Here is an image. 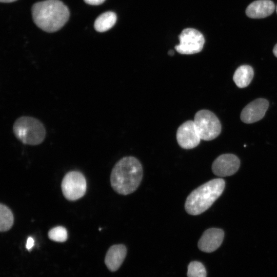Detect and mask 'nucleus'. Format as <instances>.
Here are the masks:
<instances>
[{
	"label": "nucleus",
	"instance_id": "nucleus-1",
	"mask_svg": "<svg viewBox=\"0 0 277 277\" xmlns=\"http://www.w3.org/2000/svg\"><path fill=\"white\" fill-rule=\"evenodd\" d=\"M142 177V166L138 160L133 156L124 157L116 163L112 170L111 185L117 193L129 194L137 188Z\"/></svg>",
	"mask_w": 277,
	"mask_h": 277
},
{
	"label": "nucleus",
	"instance_id": "nucleus-2",
	"mask_svg": "<svg viewBox=\"0 0 277 277\" xmlns=\"http://www.w3.org/2000/svg\"><path fill=\"white\" fill-rule=\"evenodd\" d=\"M35 25L47 32L60 30L68 21L69 11L59 0H46L35 3L31 9Z\"/></svg>",
	"mask_w": 277,
	"mask_h": 277
},
{
	"label": "nucleus",
	"instance_id": "nucleus-3",
	"mask_svg": "<svg viewBox=\"0 0 277 277\" xmlns=\"http://www.w3.org/2000/svg\"><path fill=\"white\" fill-rule=\"evenodd\" d=\"M225 186L222 179L211 180L201 185L188 196L185 208L191 215H199L207 210L222 194Z\"/></svg>",
	"mask_w": 277,
	"mask_h": 277
},
{
	"label": "nucleus",
	"instance_id": "nucleus-4",
	"mask_svg": "<svg viewBox=\"0 0 277 277\" xmlns=\"http://www.w3.org/2000/svg\"><path fill=\"white\" fill-rule=\"evenodd\" d=\"M13 131L19 141L29 145L41 144L46 136L44 124L38 119L31 116L18 118L14 123Z\"/></svg>",
	"mask_w": 277,
	"mask_h": 277
},
{
	"label": "nucleus",
	"instance_id": "nucleus-5",
	"mask_svg": "<svg viewBox=\"0 0 277 277\" xmlns=\"http://www.w3.org/2000/svg\"><path fill=\"white\" fill-rule=\"evenodd\" d=\"M193 121L201 140H213L221 133V123L216 115L209 110L197 111Z\"/></svg>",
	"mask_w": 277,
	"mask_h": 277
},
{
	"label": "nucleus",
	"instance_id": "nucleus-6",
	"mask_svg": "<svg viewBox=\"0 0 277 277\" xmlns=\"http://www.w3.org/2000/svg\"><path fill=\"white\" fill-rule=\"evenodd\" d=\"M61 188L64 197L69 201H75L86 193L87 183L85 176L80 172H68L63 179Z\"/></svg>",
	"mask_w": 277,
	"mask_h": 277
},
{
	"label": "nucleus",
	"instance_id": "nucleus-7",
	"mask_svg": "<svg viewBox=\"0 0 277 277\" xmlns=\"http://www.w3.org/2000/svg\"><path fill=\"white\" fill-rule=\"evenodd\" d=\"M180 44L175 49L183 54H192L202 51L205 39L203 34L193 28L184 29L179 36Z\"/></svg>",
	"mask_w": 277,
	"mask_h": 277
},
{
	"label": "nucleus",
	"instance_id": "nucleus-8",
	"mask_svg": "<svg viewBox=\"0 0 277 277\" xmlns=\"http://www.w3.org/2000/svg\"><path fill=\"white\" fill-rule=\"evenodd\" d=\"M176 140L183 148L190 149L196 147L201 140L193 121L183 123L177 129Z\"/></svg>",
	"mask_w": 277,
	"mask_h": 277
},
{
	"label": "nucleus",
	"instance_id": "nucleus-9",
	"mask_svg": "<svg viewBox=\"0 0 277 277\" xmlns=\"http://www.w3.org/2000/svg\"><path fill=\"white\" fill-rule=\"evenodd\" d=\"M240 162L232 154H224L218 156L213 162V173L219 176H227L234 174L239 169Z\"/></svg>",
	"mask_w": 277,
	"mask_h": 277
},
{
	"label": "nucleus",
	"instance_id": "nucleus-10",
	"mask_svg": "<svg viewBox=\"0 0 277 277\" xmlns=\"http://www.w3.org/2000/svg\"><path fill=\"white\" fill-rule=\"evenodd\" d=\"M269 103L265 98H257L247 105L241 113V120L247 124L253 123L261 120L268 108Z\"/></svg>",
	"mask_w": 277,
	"mask_h": 277
},
{
	"label": "nucleus",
	"instance_id": "nucleus-11",
	"mask_svg": "<svg viewBox=\"0 0 277 277\" xmlns=\"http://www.w3.org/2000/svg\"><path fill=\"white\" fill-rule=\"evenodd\" d=\"M224 237L223 230L211 228L205 230L200 239L197 246L202 251L210 253L216 250L222 244Z\"/></svg>",
	"mask_w": 277,
	"mask_h": 277
},
{
	"label": "nucleus",
	"instance_id": "nucleus-12",
	"mask_svg": "<svg viewBox=\"0 0 277 277\" xmlns=\"http://www.w3.org/2000/svg\"><path fill=\"white\" fill-rule=\"evenodd\" d=\"M275 10V5L270 0H258L250 4L246 14L250 18H262L271 15Z\"/></svg>",
	"mask_w": 277,
	"mask_h": 277
},
{
	"label": "nucleus",
	"instance_id": "nucleus-13",
	"mask_svg": "<svg viewBox=\"0 0 277 277\" xmlns=\"http://www.w3.org/2000/svg\"><path fill=\"white\" fill-rule=\"evenodd\" d=\"M127 254V249L124 245L117 244L111 246L108 249L105 263L111 271H116L122 264Z\"/></svg>",
	"mask_w": 277,
	"mask_h": 277
},
{
	"label": "nucleus",
	"instance_id": "nucleus-14",
	"mask_svg": "<svg viewBox=\"0 0 277 277\" xmlns=\"http://www.w3.org/2000/svg\"><path fill=\"white\" fill-rule=\"evenodd\" d=\"M253 75V70L250 66L242 65L235 71L233 80L238 87L245 88L250 83Z\"/></svg>",
	"mask_w": 277,
	"mask_h": 277
},
{
	"label": "nucleus",
	"instance_id": "nucleus-15",
	"mask_svg": "<svg viewBox=\"0 0 277 277\" xmlns=\"http://www.w3.org/2000/svg\"><path fill=\"white\" fill-rule=\"evenodd\" d=\"M116 19V15L113 12H105L96 18L94 23V29L99 32L107 31L115 25Z\"/></svg>",
	"mask_w": 277,
	"mask_h": 277
},
{
	"label": "nucleus",
	"instance_id": "nucleus-16",
	"mask_svg": "<svg viewBox=\"0 0 277 277\" xmlns=\"http://www.w3.org/2000/svg\"><path fill=\"white\" fill-rule=\"evenodd\" d=\"M14 221L13 213L10 209L4 204L0 205V231L9 230L12 226Z\"/></svg>",
	"mask_w": 277,
	"mask_h": 277
},
{
	"label": "nucleus",
	"instance_id": "nucleus-17",
	"mask_svg": "<svg viewBox=\"0 0 277 277\" xmlns=\"http://www.w3.org/2000/svg\"><path fill=\"white\" fill-rule=\"evenodd\" d=\"M187 275L188 277H206L205 267L200 262H191L188 266Z\"/></svg>",
	"mask_w": 277,
	"mask_h": 277
},
{
	"label": "nucleus",
	"instance_id": "nucleus-18",
	"mask_svg": "<svg viewBox=\"0 0 277 277\" xmlns=\"http://www.w3.org/2000/svg\"><path fill=\"white\" fill-rule=\"evenodd\" d=\"M49 238L55 242H64L67 239L68 234L66 229L62 226H57L48 232Z\"/></svg>",
	"mask_w": 277,
	"mask_h": 277
},
{
	"label": "nucleus",
	"instance_id": "nucleus-19",
	"mask_svg": "<svg viewBox=\"0 0 277 277\" xmlns=\"http://www.w3.org/2000/svg\"><path fill=\"white\" fill-rule=\"evenodd\" d=\"M84 2L91 5H99L103 3L105 0H84Z\"/></svg>",
	"mask_w": 277,
	"mask_h": 277
},
{
	"label": "nucleus",
	"instance_id": "nucleus-20",
	"mask_svg": "<svg viewBox=\"0 0 277 277\" xmlns=\"http://www.w3.org/2000/svg\"><path fill=\"white\" fill-rule=\"evenodd\" d=\"M34 245V240L31 237H29L27 241L26 248L28 250H30Z\"/></svg>",
	"mask_w": 277,
	"mask_h": 277
},
{
	"label": "nucleus",
	"instance_id": "nucleus-21",
	"mask_svg": "<svg viewBox=\"0 0 277 277\" xmlns=\"http://www.w3.org/2000/svg\"><path fill=\"white\" fill-rule=\"evenodd\" d=\"M273 53L274 55L277 57V44L274 46L273 49Z\"/></svg>",
	"mask_w": 277,
	"mask_h": 277
},
{
	"label": "nucleus",
	"instance_id": "nucleus-22",
	"mask_svg": "<svg viewBox=\"0 0 277 277\" xmlns=\"http://www.w3.org/2000/svg\"><path fill=\"white\" fill-rule=\"evenodd\" d=\"M17 0H0L2 3H11L16 1Z\"/></svg>",
	"mask_w": 277,
	"mask_h": 277
},
{
	"label": "nucleus",
	"instance_id": "nucleus-23",
	"mask_svg": "<svg viewBox=\"0 0 277 277\" xmlns=\"http://www.w3.org/2000/svg\"><path fill=\"white\" fill-rule=\"evenodd\" d=\"M168 54L170 55H173L174 54V52L172 50H170L169 52H168Z\"/></svg>",
	"mask_w": 277,
	"mask_h": 277
},
{
	"label": "nucleus",
	"instance_id": "nucleus-24",
	"mask_svg": "<svg viewBox=\"0 0 277 277\" xmlns=\"http://www.w3.org/2000/svg\"><path fill=\"white\" fill-rule=\"evenodd\" d=\"M276 13H277V5H276Z\"/></svg>",
	"mask_w": 277,
	"mask_h": 277
}]
</instances>
